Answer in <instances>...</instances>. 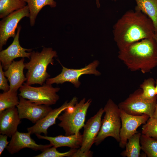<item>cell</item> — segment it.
Returning a JSON list of instances; mask_svg holds the SVG:
<instances>
[{
	"label": "cell",
	"mask_w": 157,
	"mask_h": 157,
	"mask_svg": "<svg viewBox=\"0 0 157 157\" xmlns=\"http://www.w3.org/2000/svg\"><path fill=\"white\" fill-rule=\"evenodd\" d=\"M113 28L114 39L119 50L142 39L153 38L155 33L151 19L142 12L136 10L126 12Z\"/></svg>",
	"instance_id": "obj_1"
},
{
	"label": "cell",
	"mask_w": 157,
	"mask_h": 157,
	"mask_svg": "<svg viewBox=\"0 0 157 157\" xmlns=\"http://www.w3.org/2000/svg\"><path fill=\"white\" fill-rule=\"evenodd\" d=\"M118 58L131 71L148 73L157 66V43L153 38L142 39L119 50Z\"/></svg>",
	"instance_id": "obj_2"
},
{
	"label": "cell",
	"mask_w": 157,
	"mask_h": 157,
	"mask_svg": "<svg viewBox=\"0 0 157 157\" xmlns=\"http://www.w3.org/2000/svg\"><path fill=\"white\" fill-rule=\"evenodd\" d=\"M57 56L56 52L50 47H44L40 52H31L30 61L25 63V68L28 70L26 83L42 85L50 76L47 71L48 66L49 64L53 65V58Z\"/></svg>",
	"instance_id": "obj_3"
},
{
	"label": "cell",
	"mask_w": 157,
	"mask_h": 157,
	"mask_svg": "<svg viewBox=\"0 0 157 157\" xmlns=\"http://www.w3.org/2000/svg\"><path fill=\"white\" fill-rule=\"evenodd\" d=\"M91 102L90 99L86 101L84 98L75 105L66 109L64 113L59 116L58 118L60 122L58 126L64 129L65 135L77 133L84 127L87 111Z\"/></svg>",
	"instance_id": "obj_4"
},
{
	"label": "cell",
	"mask_w": 157,
	"mask_h": 157,
	"mask_svg": "<svg viewBox=\"0 0 157 157\" xmlns=\"http://www.w3.org/2000/svg\"><path fill=\"white\" fill-rule=\"evenodd\" d=\"M103 109L105 114L102 121L100 129L95 140L96 145L100 144L108 137L114 138L119 142L120 140L122 123L120 108L118 105L109 99Z\"/></svg>",
	"instance_id": "obj_5"
},
{
	"label": "cell",
	"mask_w": 157,
	"mask_h": 157,
	"mask_svg": "<svg viewBox=\"0 0 157 157\" xmlns=\"http://www.w3.org/2000/svg\"><path fill=\"white\" fill-rule=\"evenodd\" d=\"M23 84L19 89L18 95L36 104L50 106L55 104L59 98L57 94L59 88L46 83L39 87H33L26 83Z\"/></svg>",
	"instance_id": "obj_6"
},
{
	"label": "cell",
	"mask_w": 157,
	"mask_h": 157,
	"mask_svg": "<svg viewBox=\"0 0 157 157\" xmlns=\"http://www.w3.org/2000/svg\"><path fill=\"white\" fill-rule=\"evenodd\" d=\"M140 88L130 94L125 100L118 105L119 108L126 113L133 115L147 114L152 117L157 103V97L152 100L143 98Z\"/></svg>",
	"instance_id": "obj_7"
},
{
	"label": "cell",
	"mask_w": 157,
	"mask_h": 157,
	"mask_svg": "<svg viewBox=\"0 0 157 157\" xmlns=\"http://www.w3.org/2000/svg\"><path fill=\"white\" fill-rule=\"evenodd\" d=\"M99 64L98 60H95L84 67L76 69L67 68L61 65L62 69L61 73L53 78H47L46 83L52 85L69 82L75 87L78 88L81 84L79 78L82 75L92 74L98 76L101 74V73L96 69Z\"/></svg>",
	"instance_id": "obj_8"
},
{
	"label": "cell",
	"mask_w": 157,
	"mask_h": 157,
	"mask_svg": "<svg viewBox=\"0 0 157 157\" xmlns=\"http://www.w3.org/2000/svg\"><path fill=\"white\" fill-rule=\"evenodd\" d=\"M28 6L15 11L2 18L0 21V50L6 44L10 37L15 38V30L20 20L25 17H29Z\"/></svg>",
	"instance_id": "obj_9"
},
{
	"label": "cell",
	"mask_w": 157,
	"mask_h": 157,
	"mask_svg": "<svg viewBox=\"0 0 157 157\" xmlns=\"http://www.w3.org/2000/svg\"><path fill=\"white\" fill-rule=\"evenodd\" d=\"M120 109L122 126L120 130L119 147L124 148L129 138L138 132V128L145 124L150 117L147 114L133 115L126 113Z\"/></svg>",
	"instance_id": "obj_10"
},
{
	"label": "cell",
	"mask_w": 157,
	"mask_h": 157,
	"mask_svg": "<svg viewBox=\"0 0 157 157\" xmlns=\"http://www.w3.org/2000/svg\"><path fill=\"white\" fill-rule=\"evenodd\" d=\"M19 99L16 107L20 118L27 119L33 123L35 124L52 110L49 106L37 104L20 96Z\"/></svg>",
	"instance_id": "obj_11"
},
{
	"label": "cell",
	"mask_w": 157,
	"mask_h": 157,
	"mask_svg": "<svg viewBox=\"0 0 157 157\" xmlns=\"http://www.w3.org/2000/svg\"><path fill=\"white\" fill-rule=\"evenodd\" d=\"M104 113V109L101 108L85 124L82 135V143L80 148L78 149L79 151L84 152L89 151L92 145L94 143L95 138L101 126V117Z\"/></svg>",
	"instance_id": "obj_12"
},
{
	"label": "cell",
	"mask_w": 157,
	"mask_h": 157,
	"mask_svg": "<svg viewBox=\"0 0 157 157\" xmlns=\"http://www.w3.org/2000/svg\"><path fill=\"white\" fill-rule=\"evenodd\" d=\"M31 133L28 132L24 133L17 131L11 137L9 144L6 148L11 154L18 152L24 148H29L35 151L42 152L52 145L38 144L31 137Z\"/></svg>",
	"instance_id": "obj_13"
},
{
	"label": "cell",
	"mask_w": 157,
	"mask_h": 157,
	"mask_svg": "<svg viewBox=\"0 0 157 157\" xmlns=\"http://www.w3.org/2000/svg\"><path fill=\"white\" fill-rule=\"evenodd\" d=\"M21 27L19 26L16 35L12 43L6 49L0 52V63L5 70H6L14 60L16 58H27L30 59L31 49L23 48L20 45L19 37Z\"/></svg>",
	"instance_id": "obj_14"
},
{
	"label": "cell",
	"mask_w": 157,
	"mask_h": 157,
	"mask_svg": "<svg viewBox=\"0 0 157 157\" xmlns=\"http://www.w3.org/2000/svg\"><path fill=\"white\" fill-rule=\"evenodd\" d=\"M77 102V98L74 97L69 102L67 101L58 108L52 109L46 116L40 120L33 126L27 128L28 132L31 134H40L43 133L45 136L47 134V129L50 126L55 124L56 119L63 111Z\"/></svg>",
	"instance_id": "obj_15"
},
{
	"label": "cell",
	"mask_w": 157,
	"mask_h": 157,
	"mask_svg": "<svg viewBox=\"0 0 157 157\" xmlns=\"http://www.w3.org/2000/svg\"><path fill=\"white\" fill-rule=\"evenodd\" d=\"M21 119L17 107L8 108L0 113V133L9 138L17 131Z\"/></svg>",
	"instance_id": "obj_16"
},
{
	"label": "cell",
	"mask_w": 157,
	"mask_h": 157,
	"mask_svg": "<svg viewBox=\"0 0 157 157\" xmlns=\"http://www.w3.org/2000/svg\"><path fill=\"white\" fill-rule=\"evenodd\" d=\"M24 59L22 58L20 60H14L4 72L6 77L10 83V90L17 91L26 78L24 76L23 70L25 68Z\"/></svg>",
	"instance_id": "obj_17"
},
{
	"label": "cell",
	"mask_w": 157,
	"mask_h": 157,
	"mask_svg": "<svg viewBox=\"0 0 157 157\" xmlns=\"http://www.w3.org/2000/svg\"><path fill=\"white\" fill-rule=\"evenodd\" d=\"M40 139L48 140L50 144L56 148L62 147H67L71 149H77L80 147L82 142V135L78 133L72 135L64 136L60 135L52 137L35 135Z\"/></svg>",
	"instance_id": "obj_18"
},
{
	"label": "cell",
	"mask_w": 157,
	"mask_h": 157,
	"mask_svg": "<svg viewBox=\"0 0 157 157\" xmlns=\"http://www.w3.org/2000/svg\"><path fill=\"white\" fill-rule=\"evenodd\" d=\"M135 10L140 11L151 19L157 31V0H135Z\"/></svg>",
	"instance_id": "obj_19"
},
{
	"label": "cell",
	"mask_w": 157,
	"mask_h": 157,
	"mask_svg": "<svg viewBox=\"0 0 157 157\" xmlns=\"http://www.w3.org/2000/svg\"><path fill=\"white\" fill-rule=\"evenodd\" d=\"M28 5L29 10V19L31 26H33L37 16L41 9L44 6L49 5L51 8L56 6L54 0H22Z\"/></svg>",
	"instance_id": "obj_20"
},
{
	"label": "cell",
	"mask_w": 157,
	"mask_h": 157,
	"mask_svg": "<svg viewBox=\"0 0 157 157\" xmlns=\"http://www.w3.org/2000/svg\"><path fill=\"white\" fill-rule=\"evenodd\" d=\"M141 133L138 132L130 137L126 144V149L121 155L123 157H139L141 155V149L140 138Z\"/></svg>",
	"instance_id": "obj_21"
},
{
	"label": "cell",
	"mask_w": 157,
	"mask_h": 157,
	"mask_svg": "<svg viewBox=\"0 0 157 157\" xmlns=\"http://www.w3.org/2000/svg\"><path fill=\"white\" fill-rule=\"evenodd\" d=\"M26 6V2L22 0H0V18H3Z\"/></svg>",
	"instance_id": "obj_22"
},
{
	"label": "cell",
	"mask_w": 157,
	"mask_h": 157,
	"mask_svg": "<svg viewBox=\"0 0 157 157\" xmlns=\"http://www.w3.org/2000/svg\"><path fill=\"white\" fill-rule=\"evenodd\" d=\"M17 91L9 90L0 94V113L8 108L16 107L19 104Z\"/></svg>",
	"instance_id": "obj_23"
},
{
	"label": "cell",
	"mask_w": 157,
	"mask_h": 157,
	"mask_svg": "<svg viewBox=\"0 0 157 157\" xmlns=\"http://www.w3.org/2000/svg\"><path fill=\"white\" fill-rule=\"evenodd\" d=\"M141 149L148 157H157V138L142 134L140 138Z\"/></svg>",
	"instance_id": "obj_24"
},
{
	"label": "cell",
	"mask_w": 157,
	"mask_h": 157,
	"mask_svg": "<svg viewBox=\"0 0 157 157\" xmlns=\"http://www.w3.org/2000/svg\"><path fill=\"white\" fill-rule=\"evenodd\" d=\"M155 81L152 78L144 80L140 86L142 90V95L144 99L152 100L157 97L155 90Z\"/></svg>",
	"instance_id": "obj_25"
},
{
	"label": "cell",
	"mask_w": 157,
	"mask_h": 157,
	"mask_svg": "<svg viewBox=\"0 0 157 157\" xmlns=\"http://www.w3.org/2000/svg\"><path fill=\"white\" fill-rule=\"evenodd\" d=\"M54 146L48 148L41 154L34 157H71L77 149H71L69 151L63 153L59 152Z\"/></svg>",
	"instance_id": "obj_26"
},
{
	"label": "cell",
	"mask_w": 157,
	"mask_h": 157,
	"mask_svg": "<svg viewBox=\"0 0 157 157\" xmlns=\"http://www.w3.org/2000/svg\"><path fill=\"white\" fill-rule=\"evenodd\" d=\"M141 133L148 136L157 138V119L149 117L143 125Z\"/></svg>",
	"instance_id": "obj_27"
},
{
	"label": "cell",
	"mask_w": 157,
	"mask_h": 157,
	"mask_svg": "<svg viewBox=\"0 0 157 157\" xmlns=\"http://www.w3.org/2000/svg\"><path fill=\"white\" fill-rule=\"evenodd\" d=\"M3 67L1 63H0V89L6 92L10 89V86L9 85L7 82V80L6 78L4 72L3 70Z\"/></svg>",
	"instance_id": "obj_28"
},
{
	"label": "cell",
	"mask_w": 157,
	"mask_h": 157,
	"mask_svg": "<svg viewBox=\"0 0 157 157\" xmlns=\"http://www.w3.org/2000/svg\"><path fill=\"white\" fill-rule=\"evenodd\" d=\"M8 136L6 135H0V156L5 148H6L9 142L7 141Z\"/></svg>",
	"instance_id": "obj_29"
},
{
	"label": "cell",
	"mask_w": 157,
	"mask_h": 157,
	"mask_svg": "<svg viewBox=\"0 0 157 157\" xmlns=\"http://www.w3.org/2000/svg\"><path fill=\"white\" fill-rule=\"evenodd\" d=\"M93 153L90 150L87 152H80L77 149L72 155V157H90L92 156Z\"/></svg>",
	"instance_id": "obj_30"
},
{
	"label": "cell",
	"mask_w": 157,
	"mask_h": 157,
	"mask_svg": "<svg viewBox=\"0 0 157 157\" xmlns=\"http://www.w3.org/2000/svg\"><path fill=\"white\" fill-rule=\"evenodd\" d=\"M152 117L157 119V103L156 106L155 110Z\"/></svg>",
	"instance_id": "obj_31"
},
{
	"label": "cell",
	"mask_w": 157,
	"mask_h": 157,
	"mask_svg": "<svg viewBox=\"0 0 157 157\" xmlns=\"http://www.w3.org/2000/svg\"><path fill=\"white\" fill-rule=\"evenodd\" d=\"M157 43V31H155V33L153 37Z\"/></svg>",
	"instance_id": "obj_32"
},
{
	"label": "cell",
	"mask_w": 157,
	"mask_h": 157,
	"mask_svg": "<svg viewBox=\"0 0 157 157\" xmlns=\"http://www.w3.org/2000/svg\"><path fill=\"white\" fill-rule=\"evenodd\" d=\"M96 1L97 7L98 8H99L100 6V5L99 3L100 0H96Z\"/></svg>",
	"instance_id": "obj_33"
},
{
	"label": "cell",
	"mask_w": 157,
	"mask_h": 157,
	"mask_svg": "<svg viewBox=\"0 0 157 157\" xmlns=\"http://www.w3.org/2000/svg\"><path fill=\"white\" fill-rule=\"evenodd\" d=\"M155 84H156V85H155V90L156 94L157 95V78L156 79V81H155Z\"/></svg>",
	"instance_id": "obj_34"
},
{
	"label": "cell",
	"mask_w": 157,
	"mask_h": 157,
	"mask_svg": "<svg viewBox=\"0 0 157 157\" xmlns=\"http://www.w3.org/2000/svg\"><path fill=\"white\" fill-rule=\"evenodd\" d=\"M117 0H114V1H117Z\"/></svg>",
	"instance_id": "obj_35"
}]
</instances>
